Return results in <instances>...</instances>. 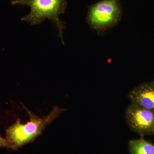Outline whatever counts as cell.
Wrapping results in <instances>:
<instances>
[{
    "label": "cell",
    "instance_id": "6da1fadb",
    "mask_svg": "<svg viewBox=\"0 0 154 154\" xmlns=\"http://www.w3.org/2000/svg\"><path fill=\"white\" fill-rule=\"evenodd\" d=\"M11 4L12 5H21L30 7L29 14L21 20L29 22L31 25H39L46 19L50 20L57 28L58 36L64 44L63 31L66 24L60 19L59 15L65 12L66 0H13Z\"/></svg>",
    "mask_w": 154,
    "mask_h": 154
},
{
    "label": "cell",
    "instance_id": "7a4b0ae2",
    "mask_svg": "<svg viewBox=\"0 0 154 154\" xmlns=\"http://www.w3.org/2000/svg\"><path fill=\"white\" fill-rule=\"evenodd\" d=\"M24 107L28 111L30 121L22 124L20 119H18L14 124L6 130V138L14 146L15 150L34 140L41 134L48 125L65 110L55 106L49 115L40 118Z\"/></svg>",
    "mask_w": 154,
    "mask_h": 154
},
{
    "label": "cell",
    "instance_id": "3957f363",
    "mask_svg": "<svg viewBox=\"0 0 154 154\" xmlns=\"http://www.w3.org/2000/svg\"><path fill=\"white\" fill-rule=\"evenodd\" d=\"M121 17L119 0H102L89 7L87 20L92 29L102 31L115 26Z\"/></svg>",
    "mask_w": 154,
    "mask_h": 154
},
{
    "label": "cell",
    "instance_id": "277c9868",
    "mask_svg": "<svg viewBox=\"0 0 154 154\" xmlns=\"http://www.w3.org/2000/svg\"><path fill=\"white\" fill-rule=\"evenodd\" d=\"M125 118L133 132L140 136L154 135V112L134 104L127 107Z\"/></svg>",
    "mask_w": 154,
    "mask_h": 154
},
{
    "label": "cell",
    "instance_id": "5b68a950",
    "mask_svg": "<svg viewBox=\"0 0 154 154\" xmlns=\"http://www.w3.org/2000/svg\"><path fill=\"white\" fill-rule=\"evenodd\" d=\"M131 103L154 112V82L143 83L130 92Z\"/></svg>",
    "mask_w": 154,
    "mask_h": 154
},
{
    "label": "cell",
    "instance_id": "8992f818",
    "mask_svg": "<svg viewBox=\"0 0 154 154\" xmlns=\"http://www.w3.org/2000/svg\"><path fill=\"white\" fill-rule=\"evenodd\" d=\"M128 150L130 154H154V144L140 136L129 141Z\"/></svg>",
    "mask_w": 154,
    "mask_h": 154
},
{
    "label": "cell",
    "instance_id": "52a82bcc",
    "mask_svg": "<svg viewBox=\"0 0 154 154\" xmlns=\"http://www.w3.org/2000/svg\"><path fill=\"white\" fill-rule=\"evenodd\" d=\"M0 147H1L7 148L15 150L14 146L7 140V139L3 138L0 135Z\"/></svg>",
    "mask_w": 154,
    "mask_h": 154
},
{
    "label": "cell",
    "instance_id": "ba28073f",
    "mask_svg": "<svg viewBox=\"0 0 154 154\" xmlns=\"http://www.w3.org/2000/svg\"><path fill=\"white\" fill-rule=\"evenodd\" d=\"M153 82H154V80Z\"/></svg>",
    "mask_w": 154,
    "mask_h": 154
}]
</instances>
